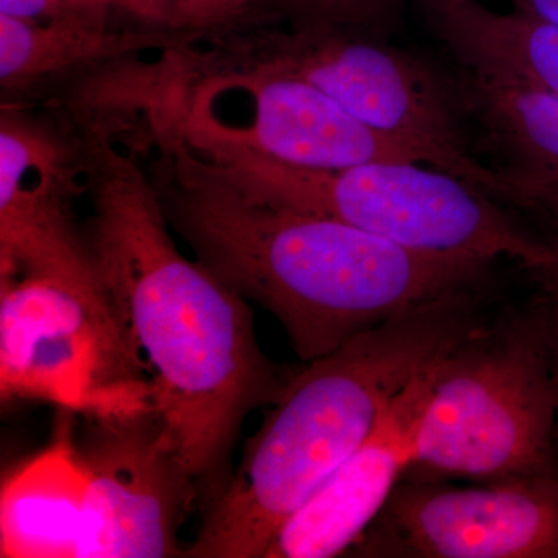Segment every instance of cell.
Listing matches in <instances>:
<instances>
[{
	"mask_svg": "<svg viewBox=\"0 0 558 558\" xmlns=\"http://www.w3.org/2000/svg\"><path fill=\"white\" fill-rule=\"evenodd\" d=\"M86 236L153 387L154 411L193 481L222 464L241 422L290 379L260 351L245 299L179 252L137 149L80 131Z\"/></svg>",
	"mask_w": 558,
	"mask_h": 558,
	"instance_id": "6da1fadb",
	"label": "cell"
},
{
	"mask_svg": "<svg viewBox=\"0 0 558 558\" xmlns=\"http://www.w3.org/2000/svg\"><path fill=\"white\" fill-rule=\"evenodd\" d=\"M143 150L171 229L220 281L274 314L306 363L501 263L414 252L252 199L191 153L174 119L159 121Z\"/></svg>",
	"mask_w": 558,
	"mask_h": 558,
	"instance_id": "7a4b0ae2",
	"label": "cell"
},
{
	"mask_svg": "<svg viewBox=\"0 0 558 558\" xmlns=\"http://www.w3.org/2000/svg\"><path fill=\"white\" fill-rule=\"evenodd\" d=\"M505 296L497 275L476 279L292 374L185 557H266L282 524L369 438L392 400Z\"/></svg>",
	"mask_w": 558,
	"mask_h": 558,
	"instance_id": "3957f363",
	"label": "cell"
},
{
	"mask_svg": "<svg viewBox=\"0 0 558 558\" xmlns=\"http://www.w3.org/2000/svg\"><path fill=\"white\" fill-rule=\"evenodd\" d=\"M527 277V296L508 295L436 360L403 480L480 483L558 473L549 310Z\"/></svg>",
	"mask_w": 558,
	"mask_h": 558,
	"instance_id": "277c9868",
	"label": "cell"
},
{
	"mask_svg": "<svg viewBox=\"0 0 558 558\" xmlns=\"http://www.w3.org/2000/svg\"><path fill=\"white\" fill-rule=\"evenodd\" d=\"M395 32L329 22H269L202 40L209 69L266 68L315 84L429 167L512 205L508 180L478 159L457 78L392 43Z\"/></svg>",
	"mask_w": 558,
	"mask_h": 558,
	"instance_id": "5b68a950",
	"label": "cell"
},
{
	"mask_svg": "<svg viewBox=\"0 0 558 558\" xmlns=\"http://www.w3.org/2000/svg\"><path fill=\"white\" fill-rule=\"evenodd\" d=\"M183 142L209 170L252 199L357 227L414 252L509 259L524 269L558 255L465 180L418 161H374L343 170H307L247 150Z\"/></svg>",
	"mask_w": 558,
	"mask_h": 558,
	"instance_id": "8992f818",
	"label": "cell"
},
{
	"mask_svg": "<svg viewBox=\"0 0 558 558\" xmlns=\"http://www.w3.org/2000/svg\"><path fill=\"white\" fill-rule=\"evenodd\" d=\"M0 395L83 417L154 411L148 373L106 290L54 277L0 281Z\"/></svg>",
	"mask_w": 558,
	"mask_h": 558,
	"instance_id": "52a82bcc",
	"label": "cell"
},
{
	"mask_svg": "<svg viewBox=\"0 0 558 558\" xmlns=\"http://www.w3.org/2000/svg\"><path fill=\"white\" fill-rule=\"evenodd\" d=\"M171 110L185 137L307 170L418 161L409 146L363 123L293 73L194 68L182 61Z\"/></svg>",
	"mask_w": 558,
	"mask_h": 558,
	"instance_id": "ba28073f",
	"label": "cell"
},
{
	"mask_svg": "<svg viewBox=\"0 0 558 558\" xmlns=\"http://www.w3.org/2000/svg\"><path fill=\"white\" fill-rule=\"evenodd\" d=\"M355 558H558V473L402 480L347 553Z\"/></svg>",
	"mask_w": 558,
	"mask_h": 558,
	"instance_id": "9c48e42d",
	"label": "cell"
},
{
	"mask_svg": "<svg viewBox=\"0 0 558 558\" xmlns=\"http://www.w3.org/2000/svg\"><path fill=\"white\" fill-rule=\"evenodd\" d=\"M84 190L75 128L2 102L0 281L54 277L102 288L73 202Z\"/></svg>",
	"mask_w": 558,
	"mask_h": 558,
	"instance_id": "30bf717a",
	"label": "cell"
},
{
	"mask_svg": "<svg viewBox=\"0 0 558 558\" xmlns=\"http://www.w3.org/2000/svg\"><path fill=\"white\" fill-rule=\"evenodd\" d=\"M84 418L86 433L76 446L90 487L80 558L185 557L178 529L194 481L175 458L159 416L153 411Z\"/></svg>",
	"mask_w": 558,
	"mask_h": 558,
	"instance_id": "8fae6325",
	"label": "cell"
},
{
	"mask_svg": "<svg viewBox=\"0 0 558 558\" xmlns=\"http://www.w3.org/2000/svg\"><path fill=\"white\" fill-rule=\"evenodd\" d=\"M435 362L407 385L369 438L282 524L264 558L347 556L362 538L410 468L432 398Z\"/></svg>",
	"mask_w": 558,
	"mask_h": 558,
	"instance_id": "7c38bea8",
	"label": "cell"
},
{
	"mask_svg": "<svg viewBox=\"0 0 558 558\" xmlns=\"http://www.w3.org/2000/svg\"><path fill=\"white\" fill-rule=\"evenodd\" d=\"M189 43V36L167 28H116L108 17L64 14L25 21L0 14L2 102L44 98L106 62Z\"/></svg>",
	"mask_w": 558,
	"mask_h": 558,
	"instance_id": "4fadbf2b",
	"label": "cell"
},
{
	"mask_svg": "<svg viewBox=\"0 0 558 558\" xmlns=\"http://www.w3.org/2000/svg\"><path fill=\"white\" fill-rule=\"evenodd\" d=\"M64 411L53 442L3 484L0 557L80 558L90 480Z\"/></svg>",
	"mask_w": 558,
	"mask_h": 558,
	"instance_id": "5bb4252c",
	"label": "cell"
},
{
	"mask_svg": "<svg viewBox=\"0 0 558 558\" xmlns=\"http://www.w3.org/2000/svg\"><path fill=\"white\" fill-rule=\"evenodd\" d=\"M462 69L558 95V28L483 0H411Z\"/></svg>",
	"mask_w": 558,
	"mask_h": 558,
	"instance_id": "9a60e30c",
	"label": "cell"
},
{
	"mask_svg": "<svg viewBox=\"0 0 558 558\" xmlns=\"http://www.w3.org/2000/svg\"><path fill=\"white\" fill-rule=\"evenodd\" d=\"M457 80L481 145L505 165L498 171L512 189L513 207L523 190L558 185V95L465 69Z\"/></svg>",
	"mask_w": 558,
	"mask_h": 558,
	"instance_id": "2e32d148",
	"label": "cell"
},
{
	"mask_svg": "<svg viewBox=\"0 0 558 558\" xmlns=\"http://www.w3.org/2000/svg\"><path fill=\"white\" fill-rule=\"evenodd\" d=\"M266 0H171L163 28L194 40L215 38L247 24Z\"/></svg>",
	"mask_w": 558,
	"mask_h": 558,
	"instance_id": "e0dca14e",
	"label": "cell"
},
{
	"mask_svg": "<svg viewBox=\"0 0 558 558\" xmlns=\"http://www.w3.org/2000/svg\"><path fill=\"white\" fill-rule=\"evenodd\" d=\"M548 303L550 322V340H553L554 384H556V428L554 444L558 461V255L549 263L526 269Z\"/></svg>",
	"mask_w": 558,
	"mask_h": 558,
	"instance_id": "ac0fdd59",
	"label": "cell"
},
{
	"mask_svg": "<svg viewBox=\"0 0 558 558\" xmlns=\"http://www.w3.org/2000/svg\"><path fill=\"white\" fill-rule=\"evenodd\" d=\"M0 14L25 21H46L70 14L65 0H0Z\"/></svg>",
	"mask_w": 558,
	"mask_h": 558,
	"instance_id": "d6986e66",
	"label": "cell"
},
{
	"mask_svg": "<svg viewBox=\"0 0 558 558\" xmlns=\"http://www.w3.org/2000/svg\"><path fill=\"white\" fill-rule=\"evenodd\" d=\"M519 208L535 213L558 227V185L531 186L521 191Z\"/></svg>",
	"mask_w": 558,
	"mask_h": 558,
	"instance_id": "ffe728a7",
	"label": "cell"
},
{
	"mask_svg": "<svg viewBox=\"0 0 558 558\" xmlns=\"http://www.w3.org/2000/svg\"><path fill=\"white\" fill-rule=\"evenodd\" d=\"M171 0H124L123 16L145 27L163 28Z\"/></svg>",
	"mask_w": 558,
	"mask_h": 558,
	"instance_id": "44dd1931",
	"label": "cell"
},
{
	"mask_svg": "<svg viewBox=\"0 0 558 558\" xmlns=\"http://www.w3.org/2000/svg\"><path fill=\"white\" fill-rule=\"evenodd\" d=\"M509 10L558 28V0H501Z\"/></svg>",
	"mask_w": 558,
	"mask_h": 558,
	"instance_id": "7402d4cb",
	"label": "cell"
}]
</instances>
